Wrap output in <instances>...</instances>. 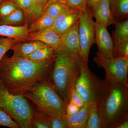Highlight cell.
<instances>
[{"label": "cell", "mask_w": 128, "mask_h": 128, "mask_svg": "<svg viewBox=\"0 0 128 128\" xmlns=\"http://www.w3.org/2000/svg\"><path fill=\"white\" fill-rule=\"evenodd\" d=\"M55 56L37 62L5 55L0 62V80L10 92L21 95L36 82L49 78Z\"/></svg>", "instance_id": "1"}, {"label": "cell", "mask_w": 128, "mask_h": 128, "mask_svg": "<svg viewBox=\"0 0 128 128\" xmlns=\"http://www.w3.org/2000/svg\"><path fill=\"white\" fill-rule=\"evenodd\" d=\"M98 107L104 128H116L128 118V85L105 77Z\"/></svg>", "instance_id": "2"}, {"label": "cell", "mask_w": 128, "mask_h": 128, "mask_svg": "<svg viewBox=\"0 0 128 128\" xmlns=\"http://www.w3.org/2000/svg\"><path fill=\"white\" fill-rule=\"evenodd\" d=\"M55 54L49 78L57 93L67 104L74 88L82 60L79 56L63 48L55 51Z\"/></svg>", "instance_id": "3"}, {"label": "cell", "mask_w": 128, "mask_h": 128, "mask_svg": "<svg viewBox=\"0 0 128 128\" xmlns=\"http://www.w3.org/2000/svg\"><path fill=\"white\" fill-rule=\"evenodd\" d=\"M21 95L48 116L60 118L66 114L67 104L57 93L49 78L36 82Z\"/></svg>", "instance_id": "4"}, {"label": "cell", "mask_w": 128, "mask_h": 128, "mask_svg": "<svg viewBox=\"0 0 128 128\" xmlns=\"http://www.w3.org/2000/svg\"><path fill=\"white\" fill-rule=\"evenodd\" d=\"M0 107L18 124L20 128H30L34 108L24 96L10 92L0 80Z\"/></svg>", "instance_id": "5"}, {"label": "cell", "mask_w": 128, "mask_h": 128, "mask_svg": "<svg viewBox=\"0 0 128 128\" xmlns=\"http://www.w3.org/2000/svg\"><path fill=\"white\" fill-rule=\"evenodd\" d=\"M104 80L98 78L82 61L74 88L85 104L98 103L103 89Z\"/></svg>", "instance_id": "6"}, {"label": "cell", "mask_w": 128, "mask_h": 128, "mask_svg": "<svg viewBox=\"0 0 128 128\" xmlns=\"http://www.w3.org/2000/svg\"><path fill=\"white\" fill-rule=\"evenodd\" d=\"M80 51L79 56L82 61L88 64L89 51L95 43V22L90 9L81 12L78 28Z\"/></svg>", "instance_id": "7"}, {"label": "cell", "mask_w": 128, "mask_h": 128, "mask_svg": "<svg viewBox=\"0 0 128 128\" xmlns=\"http://www.w3.org/2000/svg\"><path fill=\"white\" fill-rule=\"evenodd\" d=\"M94 60L98 66L105 70V77L128 85V57H117L106 58L97 52Z\"/></svg>", "instance_id": "8"}, {"label": "cell", "mask_w": 128, "mask_h": 128, "mask_svg": "<svg viewBox=\"0 0 128 128\" xmlns=\"http://www.w3.org/2000/svg\"><path fill=\"white\" fill-rule=\"evenodd\" d=\"M81 12L79 9L66 5L54 19L50 28L58 34L63 35L79 20Z\"/></svg>", "instance_id": "9"}, {"label": "cell", "mask_w": 128, "mask_h": 128, "mask_svg": "<svg viewBox=\"0 0 128 128\" xmlns=\"http://www.w3.org/2000/svg\"><path fill=\"white\" fill-rule=\"evenodd\" d=\"M95 43L98 48V52L102 56L111 58L114 57V44L107 27L95 22Z\"/></svg>", "instance_id": "10"}, {"label": "cell", "mask_w": 128, "mask_h": 128, "mask_svg": "<svg viewBox=\"0 0 128 128\" xmlns=\"http://www.w3.org/2000/svg\"><path fill=\"white\" fill-rule=\"evenodd\" d=\"M38 41L54 49L55 51L62 48V35L50 28L28 34L27 41Z\"/></svg>", "instance_id": "11"}, {"label": "cell", "mask_w": 128, "mask_h": 128, "mask_svg": "<svg viewBox=\"0 0 128 128\" xmlns=\"http://www.w3.org/2000/svg\"><path fill=\"white\" fill-rule=\"evenodd\" d=\"M92 17L96 22L108 27L114 24L115 20L112 14L110 6V0H101L90 7Z\"/></svg>", "instance_id": "12"}, {"label": "cell", "mask_w": 128, "mask_h": 128, "mask_svg": "<svg viewBox=\"0 0 128 128\" xmlns=\"http://www.w3.org/2000/svg\"><path fill=\"white\" fill-rule=\"evenodd\" d=\"M22 10L25 22L29 25L43 12L44 8L39 6L34 0H12Z\"/></svg>", "instance_id": "13"}, {"label": "cell", "mask_w": 128, "mask_h": 128, "mask_svg": "<svg viewBox=\"0 0 128 128\" xmlns=\"http://www.w3.org/2000/svg\"><path fill=\"white\" fill-rule=\"evenodd\" d=\"M79 20L62 35V48L79 56L80 51L78 28Z\"/></svg>", "instance_id": "14"}, {"label": "cell", "mask_w": 128, "mask_h": 128, "mask_svg": "<svg viewBox=\"0 0 128 128\" xmlns=\"http://www.w3.org/2000/svg\"><path fill=\"white\" fill-rule=\"evenodd\" d=\"M92 104H85L80 111L73 116L65 114L62 116L69 128H85Z\"/></svg>", "instance_id": "15"}, {"label": "cell", "mask_w": 128, "mask_h": 128, "mask_svg": "<svg viewBox=\"0 0 128 128\" xmlns=\"http://www.w3.org/2000/svg\"><path fill=\"white\" fill-rule=\"evenodd\" d=\"M28 25L26 23L20 26L0 24V36L12 38L18 42L27 41Z\"/></svg>", "instance_id": "16"}, {"label": "cell", "mask_w": 128, "mask_h": 128, "mask_svg": "<svg viewBox=\"0 0 128 128\" xmlns=\"http://www.w3.org/2000/svg\"><path fill=\"white\" fill-rule=\"evenodd\" d=\"M48 46L42 42L35 40L28 42H18L12 46L10 50L13 51V56L26 57L36 50Z\"/></svg>", "instance_id": "17"}, {"label": "cell", "mask_w": 128, "mask_h": 128, "mask_svg": "<svg viewBox=\"0 0 128 128\" xmlns=\"http://www.w3.org/2000/svg\"><path fill=\"white\" fill-rule=\"evenodd\" d=\"M115 30L113 32V41L114 49L124 42L128 40V20L118 21L115 20Z\"/></svg>", "instance_id": "18"}, {"label": "cell", "mask_w": 128, "mask_h": 128, "mask_svg": "<svg viewBox=\"0 0 128 128\" xmlns=\"http://www.w3.org/2000/svg\"><path fill=\"white\" fill-rule=\"evenodd\" d=\"M54 19L42 12L32 23L28 26V32H34L45 30L51 27Z\"/></svg>", "instance_id": "19"}, {"label": "cell", "mask_w": 128, "mask_h": 128, "mask_svg": "<svg viewBox=\"0 0 128 128\" xmlns=\"http://www.w3.org/2000/svg\"><path fill=\"white\" fill-rule=\"evenodd\" d=\"M54 56L55 50L54 49L48 46L36 50L25 58L34 61L41 62L50 59Z\"/></svg>", "instance_id": "20"}, {"label": "cell", "mask_w": 128, "mask_h": 128, "mask_svg": "<svg viewBox=\"0 0 128 128\" xmlns=\"http://www.w3.org/2000/svg\"><path fill=\"white\" fill-rule=\"evenodd\" d=\"M110 6L114 18H128V0H110Z\"/></svg>", "instance_id": "21"}, {"label": "cell", "mask_w": 128, "mask_h": 128, "mask_svg": "<svg viewBox=\"0 0 128 128\" xmlns=\"http://www.w3.org/2000/svg\"><path fill=\"white\" fill-rule=\"evenodd\" d=\"M25 23L23 12L19 7L9 15L0 20V24L1 25L20 26Z\"/></svg>", "instance_id": "22"}, {"label": "cell", "mask_w": 128, "mask_h": 128, "mask_svg": "<svg viewBox=\"0 0 128 128\" xmlns=\"http://www.w3.org/2000/svg\"><path fill=\"white\" fill-rule=\"evenodd\" d=\"M85 128H104L96 102L92 104Z\"/></svg>", "instance_id": "23"}, {"label": "cell", "mask_w": 128, "mask_h": 128, "mask_svg": "<svg viewBox=\"0 0 128 128\" xmlns=\"http://www.w3.org/2000/svg\"><path fill=\"white\" fill-rule=\"evenodd\" d=\"M48 116L37 108L35 110L34 109L33 114L30 120V128H50Z\"/></svg>", "instance_id": "24"}, {"label": "cell", "mask_w": 128, "mask_h": 128, "mask_svg": "<svg viewBox=\"0 0 128 128\" xmlns=\"http://www.w3.org/2000/svg\"><path fill=\"white\" fill-rule=\"evenodd\" d=\"M66 6L64 2H52L44 8L43 12L54 19L61 13Z\"/></svg>", "instance_id": "25"}, {"label": "cell", "mask_w": 128, "mask_h": 128, "mask_svg": "<svg viewBox=\"0 0 128 128\" xmlns=\"http://www.w3.org/2000/svg\"><path fill=\"white\" fill-rule=\"evenodd\" d=\"M18 7L12 0H5L0 4V20L9 15Z\"/></svg>", "instance_id": "26"}, {"label": "cell", "mask_w": 128, "mask_h": 128, "mask_svg": "<svg viewBox=\"0 0 128 128\" xmlns=\"http://www.w3.org/2000/svg\"><path fill=\"white\" fill-rule=\"evenodd\" d=\"M0 126H5L10 128H20L18 124L0 107Z\"/></svg>", "instance_id": "27"}, {"label": "cell", "mask_w": 128, "mask_h": 128, "mask_svg": "<svg viewBox=\"0 0 128 128\" xmlns=\"http://www.w3.org/2000/svg\"><path fill=\"white\" fill-rule=\"evenodd\" d=\"M18 42V40L12 38H0V62L8 50H10L12 46Z\"/></svg>", "instance_id": "28"}, {"label": "cell", "mask_w": 128, "mask_h": 128, "mask_svg": "<svg viewBox=\"0 0 128 128\" xmlns=\"http://www.w3.org/2000/svg\"><path fill=\"white\" fill-rule=\"evenodd\" d=\"M65 3L67 6L85 12L88 9L87 0H66Z\"/></svg>", "instance_id": "29"}, {"label": "cell", "mask_w": 128, "mask_h": 128, "mask_svg": "<svg viewBox=\"0 0 128 128\" xmlns=\"http://www.w3.org/2000/svg\"><path fill=\"white\" fill-rule=\"evenodd\" d=\"M48 122L50 128H69L62 116L57 118L49 116Z\"/></svg>", "instance_id": "30"}, {"label": "cell", "mask_w": 128, "mask_h": 128, "mask_svg": "<svg viewBox=\"0 0 128 128\" xmlns=\"http://www.w3.org/2000/svg\"><path fill=\"white\" fill-rule=\"evenodd\" d=\"M128 57V40L114 49V57Z\"/></svg>", "instance_id": "31"}, {"label": "cell", "mask_w": 128, "mask_h": 128, "mask_svg": "<svg viewBox=\"0 0 128 128\" xmlns=\"http://www.w3.org/2000/svg\"><path fill=\"white\" fill-rule=\"evenodd\" d=\"M70 102L82 108L84 104V102L80 94L78 93L75 88H74L70 95Z\"/></svg>", "instance_id": "32"}, {"label": "cell", "mask_w": 128, "mask_h": 128, "mask_svg": "<svg viewBox=\"0 0 128 128\" xmlns=\"http://www.w3.org/2000/svg\"><path fill=\"white\" fill-rule=\"evenodd\" d=\"M80 107L70 102L66 106V114L68 116H73L80 111Z\"/></svg>", "instance_id": "33"}, {"label": "cell", "mask_w": 128, "mask_h": 128, "mask_svg": "<svg viewBox=\"0 0 128 128\" xmlns=\"http://www.w3.org/2000/svg\"><path fill=\"white\" fill-rule=\"evenodd\" d=\"M128 118L124 120L118 125L116 128H128Z\"/></svg>", "instance_id": "34"}, {"label": "cell", "mask_w": 128, "mask_h": 128, "mask_svg": "<svg viewBox=\"0 0 128 128\" xmlns=\"http://www.w3.org/2000/svg\"><path fill=\"white\" fill-rule=\"evenodd\" d=\"M39 6L44 8L47 3L49 0H34Z\"/></svg>", "instance_id": "35"}, {"label": "cell", "mask_w": 128, "mask_h": 128, "mask_svg": "<svg viewBox=\"0 0 128 128\" xmlns=\"http://www.w3.org/2000/svg\"><path fill=\"white\" fill-rule=\"evenodd\" d=\"M101 0H87V5L90 8L98 3Z\"/></svg>", "instance_id": "36"}, {"label": "cell", "mask_w": 128, "mask_h": 128, "mask_svg": "<svg viewBox=\"0 0 128 128\" xmlns=\"http://www.w3.org/2000/svg\"><path fill=\"white\" fill-rule=\"evenodd\" d=\"M65 0H49L46 5V6H44V8L48 6V5L51 4V3H52V2H64Z\"/></svg>", "instance_id": "37"}, {"label": "cell", "mask_w": 128, "mask_h": 128, "mask_svg": "<svg viewBox=\"0 0 128 128\" xmlns=\"http://www.w3.org/2000/svg\"><path fill=\"white\" fill-rule=\"evenodd\" d=\"M4 0H0V4Z\"/></svg>", "instance_id": "38"}]
</instances>
